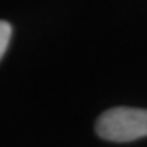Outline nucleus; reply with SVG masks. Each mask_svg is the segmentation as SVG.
<instances>
[{"instance_id":"1","label":"nucleus","mask_w":147,"mask_h":147,"mask_svg":"<svg viewBox=\"0 0 147 147\" xmlns=\"http://www.w3.org/2000/svg\"><path fill=\"white\" fill-rule=\"evenodd\" d=\"M96 133L108 142H131L147 136V110L112 108L98 119Z\"/></svg>"},{"instance_id":"2","label":"nucleus","mask_w":147,"mask_h":147,"mask_svg":"<svg viewBox=\"0 0 147 147\" xmlns=\"http://www.w3.org/2000/svg\"><path fill=\"white\" fill-rule=\"evenodd\" d=\"M11 34H13V28L7 22H0V60H2L5 50L9 46V41H11Z\"/></svg>"}]
</instances>
